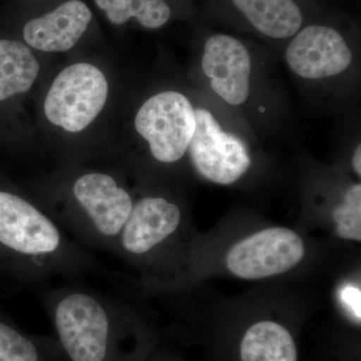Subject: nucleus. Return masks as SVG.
<instances>
[{"label":"nucleus","mask_w":361,"mask_h":361,"mask_svg":"<svg viewBox=\"0 0 361 361\" xmlns=\"http://www.w3.org/2000/svg\"><path fill=\"white\" fill-rule=\"evenodd\" d=\"M202 71L214 94L225 104L241 106L251 96L253 59L245 42L224 32L207 37Z\"/></svg>","instance_id":"obj_9"},{"label":"nucleus","mask_w":361,"mask_h":361,"mask_svg":"<svg viewBox=\"0 0 361 361\" xmlns=\"http://www.w3.org/2000/svg\"><path fill=\"white\" fill-rule=\"evenodd\" d=\"M249 27L266 39H290L305 23L298 0H227Z\"/></svg>","instance_id":"obj_12"},{"label":"nucleus","mask_w":361,"mask_h":361,"mask_svg":"<svg viewBox=\"0 0 361 361\" xmlns=\"http://www.w3.org/2000/svg\"><path fill=\"white\" fill-rule=\"evenodd\" d=\"M285 61L297 77L319 82L345 73L353 65V52L336 26L307 23L289 39Z\"/></svg>","instance_id":"obj_7"},{"label":"nucleus","mask_w":361,"mask_h":361,"mask_svg":"<svg viewBox=\"0 0 361 361\" xmlns=\"http://www.w3.org/2000/svg\"><path fill=\"white\" fill-rule=\"evenodd\" d=\"M180 222L182 211L174 202L160 196L142 197L135 202L118 237L116 255L147 257L174 236Z\"/></svg>","instance_id":"obj_10"},{"label":"nucleus","mask_w":361,"mask_h":361,"mask_svg":"<svg viewBox=\"0 0 361 361\" xmlns=\"http://www.w3.org/2000/svg\"><path fill=\"white\" fill-rule=\"evenodd\" d=\"M337 235L348 240H361V185L349 187L343 201L334 211Z\"/></svg>","instance_id":"obj_16"},{"label":"nucleus","mask_w":361,"mask_h":361,"mask_svg":"<svg viewBox=\"0 0 361 361\" xmlns=\"http://www.w3.org/2000/svg\"><path fill=\"white\" fill-rule=\"evenodd\" d=\"M92 257L51 214L0 190V277L25 284L73 279L96 266Z\"/></svg>","instance_id":"obj_1"},{"label":"nucleus","mask_w":361,"mask_h":361,"mask_svg":"<svg viewBox=\"0 0 361 361\" xmlns=\"http://www.w3.org/2000/svg\"><path fill=\"white\" fill-rule=\"evenodd\" d=\"M92 18V11L85 2L68 0L51 13L27 21L23 39L37 51H70L87 32Z\"/></svg>","instance_id":"obj_11"},{"label":"nucleus","mask_w":361,"mask_h":361,"mask_svg":"<svg viewBox=\"0 0 361 361\" xmlns=\"http://www.w3.org/2000/svg\"><path fill=\"white\" fill-rule=\"evenodd\" d=\"M341 298L342 303L353 316L360 322L361 319V292L360 289L357 287L353 286V285H348L343 287L341 291Z\"/></svg>","instance_id":"obj_18"},{"label":"nucleus","mask_w":361,"mask_h":361,"mask_svg":"<svg viewBox=\"0 0 361 361\" xmlns=\"http://www.w3.org/2000/svg\"><path fill=\"white\" fill-rule=\"evenodd\" d=\"M114 25L135 20L147 30H159L169 23L172 8L166 0H94Z\"/></svg>","instance_id":"obj_15"},{"label":"nucleus","mask_w":361,"mask_h":361,"mask_svg":"<svg viewBox=\"0 0 361 361\" xmlns=\"http://www.w3.org/2000/svg\"><path fill=\"white\" fill-rule=\"evenodd\" d=\"M303 256L302 239L297 233L269 228L235 244L228 253L227 266L243 279H262L290 270Z\"/></svg>","instance_id":"obj_8"},{"label":"nucleus","mask_w":361,"mask_h":361,"mask_svg":"<svg viewBox=\"0 0 361 361\" xmlns=\"http://www.w3.org/2000/svg\"><path fill=\"white\" fill-rule=\"evenodd\" d=\"M39 70V61L25 44L0 39V102L30 90Z\"/></svg>","instance_id":"obj_13"},{"label":"nucleus","mask_w":361,"mask_h":361,"mask_svg":"<svg viewBox=\"0 0 361 361\" xmlns=\"http://www.w3.org/2000/svg\"><path fill=\"white\" fill-rule=\"evenodd\" d=\"M44 300L71 361H106L118 306L115 297L66 285L47 292Z\"/></svg>","instance_id":"obj_3"},{"label":"nucleus","mask_w":361,"mask_h":361,"mask_svg":"<svg viewBox=\"0 0 361 361\" xmlns=\"http://www.w3.org/2000/svg\"><path fill=\"white\" fill-rule=\"evenodd\" d=\"M0 361H40L35 344L2 319H0Z\"/></svg>","instance_id":"obj_17"},{"label":"nucleus","mask_w":361,"mask_h":361,"mask_svg":"<svg viewBox=\"0 0 361 361\" xmlns=\"http://www.w3.org/2000/svg\"><path fill=\"white\" fill-rule=\"evenodd\" d=\"M188 152L199 175L215 184L237 182L252 165L246 142L226 130L206 106H196V129Z\"/></svg>","instance_id":"obj_6"},{"label":"nucleus","mask_w":361,"mask_h":361,"mask_svg":"<svg viewBox=\"0 0 361 361\" xmlns=\"http://www.w3.org/2000/svg\"><path fill=\"white\" fill-rule=\"evenodd\" d=\"M135 128L155 160L173 164L186 155L196 129V106L177 90L149 97L135 116Z\"/></svg>","instance_id":"obj_4"},{"label":"nucleus","mask_w":361,"mask_h":361,"mask_svg":"<svg viewBox=\"0 0 361 361\" xmlns=\"http://www.w3.org/2000/svg\"><path fill=\"white\" fill-rule=\"evenodd\" d=\"M108 94L103 71L90 63H75L61 71L52 82L45 97V116L66 132H82L101 114Z\"/></svg>","instance_id":"obj_5"},{"label":"nucleus","mask_w":361,"mask_h":361,"mask_svg":"<svg viewBox=\"0 0 361 361\" xmlns=\"http://www.w3.org/2000/svg\"><path fill=\"white\" fill-rule=\"evenodd\" d=\"M240 353L242 361H297L290 332L272 322H258L247 330Z\"/></svg>","instance_id":"obj_14"},{"label":"nucleus","mask_w":361,"mask_h":361,"mask_svg":"<svg viewBox=\"0 0 361 361\" xmlns=\"http://www.w3.org/2000/svg\"><path fill=\"white\" fill-rule=\"evenodd\" d=\"M353 166L355 169V172L358 176H361V146L360 144L356 147L355 153L353 156Z\"/></svg>","instance_id":"obj_19"},{"label":"nucleus","mask_w":361,"mask_h":361,"mask_svg":"<svg viewBox=\"0 0 361 361\" xmlns=\"http://www.w3.org/2000/svg\"><path fill=\"white\" fill-rule=\"evenodd\" d=\"M73 206L58 223L87 250L116 254L118 237L129 219L134 199L108 173L78 176L71 188Z\"/></svg>","instance_id":"obj_2"}]
</instances>
